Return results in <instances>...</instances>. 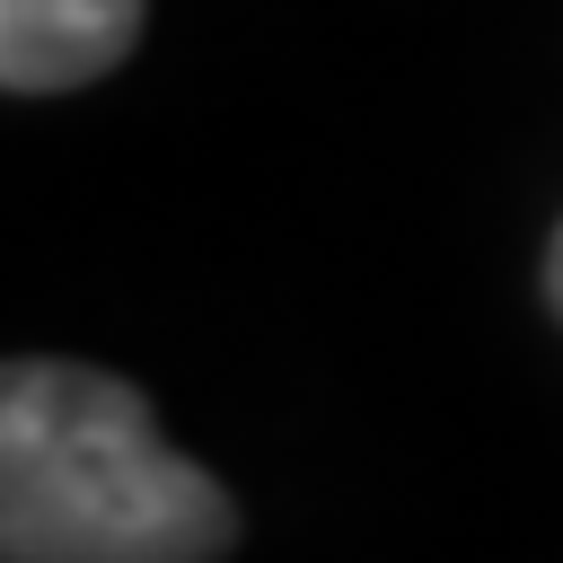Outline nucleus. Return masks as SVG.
<instances>
[{
	"instance_id": "nucleus-1",
	"label": "nucleus",
	"mask_w": 563,
	"mask_h": 563,
	"mask_svg": "<svg viewBox=\"0 0 563 563\" xmlns=\"http://www.w3.org/2000/svg\"><path fill=\"white\" fill-rule=\"evenodd\" d=\"M229 493L158 440L141 387L18 361L0 387V554L9 563H211Z\"/></svg>"
},
{
	"instance_id": "nucleus-2",
	"label": "nucleus",
	"mask_w": 563,
	"mask_h": 563,
	"mask_svg": "<svg viewBox=\"0 0 563 563\" xmlns=\"http://www.w3.org/2000/svg\"><path fill=\"white\" fill-rule=\"evenodd\" d=\"M141 35V0H0V79L18 97H53L106 79Z\"/></svg>"
},
{
	"instance_id": "nucleus-3",
	"label": "nucleus",
	"mask_w": 563,
	"mask_h": 563,
	"mask_svg": "<svg viewBox=\"0 0 563 563\" xmlns=\"http://www.w3.org/2000/svg\"><path fill=\"white\" fill-rule=\"evenodd\" d=\"M545 290H554V308H563V229H554V246H545Z\"/></svg>"
}]
</instances>
